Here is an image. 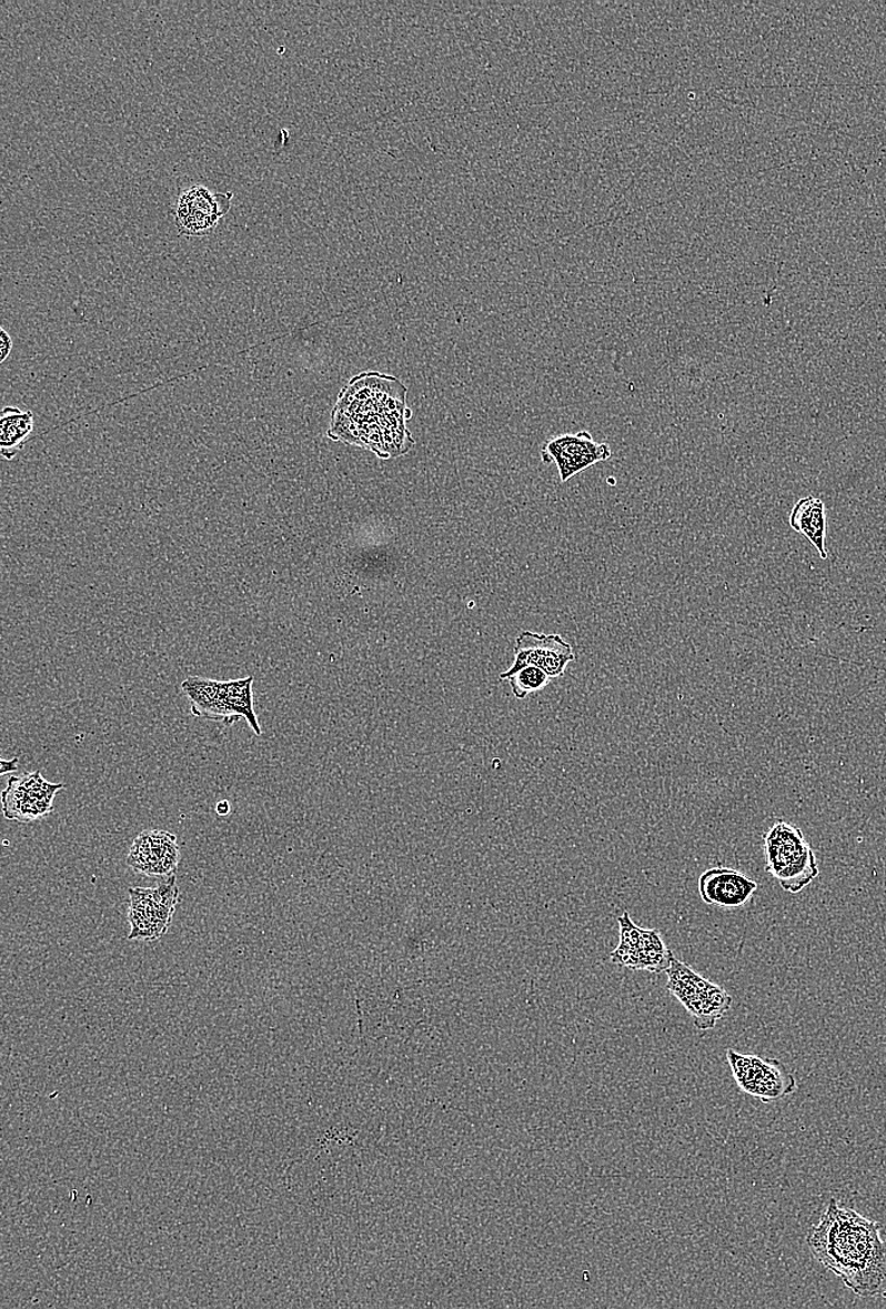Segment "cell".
Segmentation results:
<instances>
[{
    "label": "cell",
    "instance_id": "7c38bea8",
    "mask_svg": "<svg viewBox=\"0 0 886 1309\" xmlns=\"http://www.w3.org/2000/svg\"><path fill=\"white\" fill-rule=\"evenodd\" d=\"M252 684L253 676H248L239 681L222 682V695L225 705H228L231 724L233 725L244 718L253 733L256 736H261V725L256 712L253 709Z\"/></svg>",
    "mask_w": 886,
    "mask_h": 1309
},
{
    "label": "cell",
    "instance_id": "9c48e42d",
    "mask_svg": "<svg viewBox=\"0 0 886 1309\" xmlns=\"http://www.w3.org/2000/svg\"><path fill=\"white\" fill-rule=\"evenodd\" d=\"M182 691L192 705L195 717L231 724L228 705L222 695V682L191 676L182 683Z\"/></svg>",
    "mask_w": 886,
    "mask_h": 1309
},
{
    "label": "cell",
    "instance_id": "d6986e66",
    "mask_svg": "<svg viewBox=\"0 0 886 1309\" xmlns=\"http://www.w3.org/2000/svg\"><path fill=\"white\" fill-rule=\"evenodd\" d=\"M18 763H20V758H18V757H14L11 761H6V759L0 761V774H2V776H6L7 774H12V772H16L18 769Z\"/></svg>",
    "mask_w": 886,
    "mask_h": 1309
},
{
    "label": "cell",
    "instance_id": "5b68a950",
    "mask_svg": "<svg viewBox=\"0 0 886 1309\" xmlns=\"http://www.w3.org/2000/svg\"><path fill=\"white\" fill-rule=\"evenodd\" d=\"M611 456V447L593 440L588 431L564 433L546 440L541 451L544 464L557 466L562 484Z\"/></svg>",
    "mask_w": 886,
    "mask_h": 1309
},
{
    "label": "cell",
    "instance_id": "9a60e30c",
    "mask_svg": "<svg viewBox=\"0 0 886 1309\" xmlns=\"http://www.w3.org/2000/svg\"><path fill=\"white\" fill-rule=\"evenodd\" d=\"M149 893L150 897H152L153 902L159 904V906L174 909L179 903V889L177 887L174 875L169 877L168 880L159 883L157 888L149 889Z\"/></svg>",
    "mask_w": 886,
    "mask_h": 1309
},
{
    "label": "cell",
    "instance_id": "4fadbf2b",
    "mask_svg": "<svg viewBox=\"0 0 886 1309\" xmlns=\"http://www.w3.org/2000/svg\"><path fill=\"white\" fill-rule=\"evenodd\" d=\"M505 681L511 684L516 699H525L527 695L545 689L551 683V676L542 671L541 667L525 666L521 671L507 676Z\"/></svg>",
    "mask_w": 886,
    "mask_h": 1309
},
{
    "label": "cell",
    "instance_id": "6da1fadb",
    "mask_svg": "<svg viewBox=\"0 0 886 1309\" xmlns=\"http://www.w3.org/2000/svg\"><path fill=\"white\" fill-rule=\"evenodd\" d=\"M404 385L392 376L364 373L343 391L329 435L368 447L381 457L404 454L412 439L404 426Z\"/></svg>",
    "mask_w": 886,
    "mask_h": 1309
},
{
    "label": "cell",
    "instance_id": "30bf717a",
    "mask_svg": "<svg viewBox=\"0 0 886 1309\" xmlns=\"http://www.w3.org/2000/svg\"><path fill=\"white\" fill-rule=\"evenodd\" d=\"M791 528L806 536L823 560L828 558L826 548L827 520L825 504L813 495L799 499L789 515Z\"/></svg>",
    "mask_w": 886,
    "mask_h": 1309
},
{
    "label": "cell",
    "instance_id": "ba28073f",
    "mask_svg": "<svg viewBox=\"0 0 886 1309\" xmlns=\"http://www.w3.org/2000/svg\"><path fill=\"white\" fill-rule=\"evenodd\" d=\"M758 884L737 870L714 868L699 878V894L704 903L723 909H737L752 899Z\"/></svg>",
    "mask_w": 886,
    "mask_h": 1309
},
{
    "label": "cell",
    "instance_id": "2e32d148",
    "mask_svg": "<svg viewBox=\"0 0 886 1309\" xmlns=\"http://www.w3.org/2000/svg\"><path fill=\"white\" fill-rule=\"evenodd\" d=\"M611 963L621 967H627L638 971L640 969V950L638 947L618 944L612 950Z\"/></svg>",
    "mask_w": 886,
    "mask_h": 1309
},
{
    "label": "cell",
    "instance_id": "8fae6325",
    "mask_svg": "<svg viewBox=\"0 0 886 1309\" xmlns=\"http://www.w3.org/2000/svg\"><path fill=\"white\" fill-rule=\"evenodd\" d=\"M33 429L34 414L32 411H21L16 407L3 410V416L0 420V447H2V454L7 460L14 459L16 452L30 442Z\"/></svg>",
    "mask_w": 886,
    "mask_h": 1309
},
{
    "label": "cell",
    "instance_id": "ac0fdd59",
    "mask_svg": "<svg viewBox=\"0 0 886 1309\" xmlns=\"http://www.w3.org/2000/svg\"><path fill=\"white\" fill-rule=\"evenodd\" d=\"M13 350V341L6 329H0V363H4L7 358L11 355Z\"/></svg>",
    "mask_w": 886,
    "mask_h": 1309
},
{
    "label": "cell",
    "instance_id": "ffe728a7",
    "mask_svg": "<svg viewBox=\"0 0 886 1309\" xmlns=\"http://www.w3.org/2000/svg\"><path fill=\"white\" fill-rule=\"evenodd\" d=\"M215 812L220 816H228L231 813V804L229 802H225V799H223V802H220L219 804H217Z\"/></svg>",
    "mask_w": 886,
    "mask_h": 1309
},
{
    "label": "cell",
    "instance_id": "7a4b0ae2",
    "mask_svg": "<svg viewBox=\"0 0 886 1309\" xmlns=\"http://www.w3.org/2000/svg\"><path fill=\"white\" fill-rule=\"evenodd\" d=\"M815 1257L860 1297H886V1231L878 1222L829 1202L808 1234Z\"/></svg>",
    "mask_w": 886,
    "mask_h": 1309
},
{
    "label": "cell",
    "instance_id": "3957f363",
    "mask_svg": "<svg viewBox=\"0 0 886 1309\" xmlns=\"http://www.w3.org/2000/svg\"><path fill=\"white\" fill-rule=\"evenodd\" d=\"M767 872L789 893H799L818 875L814 850L799 828L778 822L765 836Z\"/></svg>",
    "mask_w": 886,
    "mask_h": 1309
},
{
    "label": "cell",
    "instance_id": "5bb4252c",
    "mask_svg": "<svg viewBox=\"0 0 886 1309\" xmlns=\"http://www.w3.org/2000/svg\"><path fill=\"white\" fill-rule=\"evenodd\" d=\"M638 950H640V969H645V971H648V973H654V974L666 973V969L671 968L673 960L675 958L672 950L668 949L667 947L663 948V949H641V948H638Z\"/></svg>",
    "mask_w": 886,
    "mask_h": 1309
},
{
    "label": "cell",
    "instance_id": "52a82bcc",
    "mask_svg": "<svg viewBox=\"0 0 886 1309\" xmlns=\"http://www.w3.org/2000/svg\"><path fill=\"white\" fill-rule=\"evenodd\" d=\"M573 661V647L562 636L524 631L515 640L514 663L501 679L505 681L525 666L541 667L553 679L563 676Z\"/></svg>",
    "mask_w": 886,
    "mask_h": 1309
},
{
    "label": "cell",
    "instance_id": "8992f818",
    "mask_svg": "<svg viewBox=\"0 0 886 1309\" xmlns=\"http://www.w3.org/2000/svg\"><path fill=\"white\" fill-rule=\"evenodd\" d=\"M233 193H213L203 185L188 188L178 198L175 223L179 232L190 238H203L214 232L229 213Z\"/></svg>",
    "mask_w": 886,
    "mask_h": 1309
},
{
    "label": "cell",
    "instance_id": "277c9868",
    "mask_svg": "<svg viewBox=\"0 0 886 1309\" xmlns=\"http://www.w3.org/2000/svg\"><path fill=\"white\" fill-rule=\"evenodd\" d=\"M727 1059L741 1089L765 1104L794 1094L796 1089L794 1076L776 1059L744 1056L732 1049L727 1051Z\"/></svg>",
    "mask_w": 886,
    "mask_h": 1309
},
{
    "label": "cell",
    "instance_id": "e0dca14e",
    "mask_svg": "<svg viewBox=\"0 0 886 1309\" xmlns=\"http://www.w3.org/2000/svg\"><path fill=\"white\" fill-rule=\"evenodd\" d=\"M620 925V944L638 947L641 939V928L637 927L633 919H631L627 912L618 917Z\"/></svg>",
    "mask_w": 886,
    "mask_h": 1309
}]
</instances>
